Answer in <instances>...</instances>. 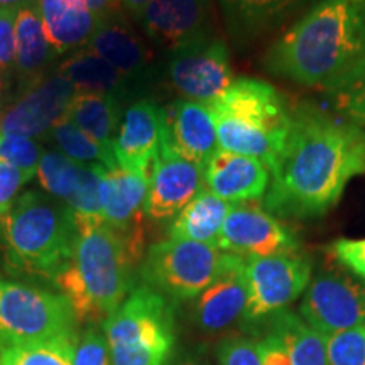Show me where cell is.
I'll list each match as a JSON object with an SVG mask.
<instances>
[{
    "mask_svg": "<svg viewBox=\"0 0 365 365\" xmlns=\"http://www.w3.org/2000/svg\"><path fill=\"white\" fill-rule=\"evenodd\" d=\"M168 145L191 163L205 166L218 150L215 118L208 105L180 98L164 108Z\"/></svg>",
    "mask_w": 365,
    "mask_h": 365,
    "instance_id": "ffe728a7",
    "label": "cell"
},
{
    "mask_svg": "<svg viewBox=\"0 0 365 365\" xmlns=\"http://www.w3.org/2000/svg\"><path fill=\"white\" fill-rule=\"evenodd\" d=\"M299 317L323 339L365 325V284L340 272H322L309 281Z\"/></svg>",
    "mask_w": 365,
    "mask_h": 365,
    "instance_id": "8fae6325",
    "label": "cell"
},
{
    "mask_svg": "<svg viewBox=\"0 0 365 365\" xmlns=\"http://www.w3.org/2000/svg\"><path fill=\"white\" fill-rule=\"evenodd\" d=\"M176 365H205V364L198 362V360H195V359H186V360H182V362L176 364Z\"/></svg>",
    "mask_w": 365,
    "mask_h": 365,
    "instance_id": "ee69618b",
    "label": "cell"
},
{
    "mask_svg": "<svg viewBox=\"0 0 365 365\" xmlns=\"http://www.w3.org/2000/svg\"><path fill=\"white\" fill-rule=\"evenodd\" d=\"M78 237L70 264L54 279L75 319L97 323L124 303L132 287V267L143 242L118 234L103 220H76Z\"/></svg>",
    "mask_w": 365,
    "mask_h": 365,
    "instance_id": "3957f363",
    "label": "cell"
},
{
    "mask_svg": "<svg viewBox=\"0 0 365 365\" xmlns=\"http://www.w3.org/2000/svg\"><path fill=\"white\" fill-rule=\"evenodd\" d=\"M56 75L66 80L75 91L113 95L122 102L135 97L140 91L139 86L88 48L73 53L58 66Z\"/></svg>",
    "mask_w": 365,
    "mask_h": 365,
    "instance_id": "603a6c76",
    "label": "cell"
},
{
    "mask_svg": "<svg viewBox=\"0 0 365 365\" xmlns=\"http://www.w3.org/2000/svg\"><path fill=\"white\" fill-rule=\"evenodd\" d=\"M43 154L44 149L34 139L22 135L0 134V159L16 166L29 180L38 171Z\"/></svg>",
    "mask_w": 365,
    "mask_h": 365,
    "instance_id": "d6a6232c",
    "label": "cell"
},
{
    "mask_svg": "<svg viewBox=\"0 0 365 365\" xmlns=\"http://www.w3.org/2000/svg\"><path fill=\"white\" fill-rule=\"evenodd\" d=\"M148 185L149 178L118 166L113 170H102L100 205L103 222L115 228L118 234L143 240L140 215H144Z\"/></svg>",
    "mask_w": 365,
    "mask_h": 365,
    "instance_id": "44dd1931",
    "label": "cell"
},
{
    "mask_svg": "<svg viewBox=\"0 0 365 365\" xmlns=\"http://www.w3.org/2000/svg\"><path fill=\"white\" fill-rule=\"evenodd\" d=\"M103 330L108 365H166L176 340L173 301L148 286L135 287Z\"/></svg>",
    "mask_w": 365,
    "mask_h": 365,
    "instance_id": "8992f818",
    "label": "cell"
},
{
    "mask_svg": "<svg viewBox=\"0 0 365 365\" xmlns=\"http://www.w3.org/2000/svg\"><path fill=\"white\" fill-rule=\"evenodd\" d=\"M76 91L61 76H39L0 118V134L39 137L65 117Z\"/></svg>",
    "mask_w": 365,
    "mask_h": 365,
    "instance_id": "2e32d148",
    "label": "cell"
},
{
    "mask_svg": "<svg viewBox=\"0 0 365 365\" xmlns=\"http://www.w3.org/2000/svg\"><path fill=\"white\" fill-rule=\"evenodd\" d=\"M328 365H365V325L327 336Z\"/></svg>",
    "mask_w": 365,
    "mask_h": 365,
    "instance_id": "1f68e13d",
    "label": "cell"
},
{
    "mask_svg": "<svg viewBox=\"0 0 365 365\" xmlns=\"http://www.w3.org/2000/svg\"><path fill=\"white\" fill-rule=\"evenodd\" d=\"M54 51L46 38L43 17L38 2L22 7L16 14V68L31 81L39 78L41 73L53 61Z\"/></svg>",
    "mask_w": 365,
    "mask_h": 365,
    "instance_id": "83f0119b",
    "label": "cell"
},
{
    "mask_svg": "<svg viewBox=\"0 0 365 365\" xmlns=\"http://www.w3.org/2000/svg\"><path fill=\"white\" fill-rule=\"evenodd\" d=\"M262 198L274 217H323L352 178L365 173V127L312 103L293 108V124L271 168Z\"/></svg>",
    "mask_w": 365,
    "mask_h": 365,
    "instance_id": "6da1fadb",
    "label": "cell"
},
{
    "mask_svg": "<svg viewBox=\"0 0 365 365\" xmlns=\"http://www.w3.org/2000/svg\"><path fill=\"white\" fill-rule=\"evenodd\" d=\"M333 108L339 115L365 127V80L352 88L333 93Z\"/></svg>",
    "mask_w": 365,
    "mask_h": 365,
    "instance_id": "d590c367",
    "label": "cell"
},
{
    "mask_svg": "<svg viewBox=\"0 0 365 365\" xmlns=\"http://www.w3.org/2000/svg\"><path fill=\"white\" fill-rule=\"evenodd\" d=\"M223 252L215 245L168 239L153 244L144 255V286L170 301L198 298L220 269Z\"/></svg>",
    "mask_w": 365,
    "mask_h": 365,
    "instance_id": "52a82bcc",
    "label": "cell"
},
{
    "mask_svg": "<svg viewBox=\"0 0 365 365\" xmlns=\"http://www.w3.org/2000/svg\"><path fill=\"white\" fill-rule=\"evenodd\" d=\"M247 308V277L245 259L223 252L215 279L196 298L195 317L208 331L225 330L242 322Z\"/></svg>",
    "mask_w": 365,
    "mask_h": 365,
    "instance_id": "e0dca14e",
    "label": "cell"
},
{
    "mask_svg": "<svg viewBox=\"0 0 365 365\" xmlns=\"http://www.w3.org/2000/svg\"><path fill=\"white\" fill-rule=\"evenodd\" d=\"M38 2V0H0V9H11V11H19V9L29 6V4Z\"/></svg>",
    "mask_w": 365,
    "mask_h": 365,
    "instance_id": "7bdbcfd3",
    "label": "cell"
},
{
    "mask_svg": "<svg viewBox=\"0 0 365 365\" xmlns=\"http://www.w3.org/2000/svg\"><path fill=\"white\" fill-rule=\"evenodd\" d=\"M83 168V164L75 163L59 150H44L36 173L41 186L49 195L68 203L78 188Z\"/></svg>",
    "mask_w": 365,
    "mask_h": 365,
    "instance_id": "4dcf8cb0",
    "label": "cell"
},
{
    "mask_svg": "<svg viewBox=\"0 0 365 365\" xmlns=\"http://www.w3.org/2000/svg\"><path fill=\"white\" fill-rule=\"evenodd\" d=\"M122 103L113 95L76 91L65 117L98 144L113 148L122 124Z\"/></svg>",
    "mask_w": 365,
    "mask_h": 365,
    "instance_id": "4316f807",
    "label": "cell"
},
{
    "mask_svg": "<svg viewBox=\"0 0 365 365\" xmlns=\"http://www.w3.org/2000/svg\"><path fill=\"white\" fill-rule=\"evenodd\" d=\"M249 328H261L276 335L284 345L291 365H328L325 339L291 309L269 314Z\"/></svg>",
    "mask_w": 365,
    "mask_h": 365,
    "instance_id": "d4e9b609",
    "label": "cell"
},
{
    "mask_svg": "<svg viewBox=\"0 0 365 365\" xmlns=\"http://www.w3.org/2000/svg\"><path fill=\"white\" fill-rule=\"evenodd\" d=\"M16 14L0 9V73L16 66Z\"/></svg>",
    "mask_w": 365,
    "mask_h": 365,
    "instance_id": "f35d334b",
    "label": "cell"
},
{
    "mask_svg": "<svg viewBox=\"0 0 365 365\" xmlns=\"http://www.w3.org/2000/svg\"><path fill=\"white\" fill-rule=\"evenodd\" d=\"M75 323L63 294L0 277V352L27 341L75 333Z\"/></svg>",
    "mask_w": 365,
    "mask_h": 365,
    "instance_id": "ba28073f",
    "label": "cell"
},
{
    "mask_svg": "<svg viewBox=\"0 0 365 365\" xmlns=\"http://www.w3.org/2000/svg\"><path fill=\"white\" fill-rule=\"evenodd\" d=\"M333 257L365 281V239H339L330 245Z\"/></svg>",
    "mask_w": 365,
    "mask_h": 365,
    "instance_id": "74e56055",
    "label": "cell"
},
{
    "mask_svg": "<svg viewBox=\"0 0 365 365\" xmlns=\"http://www.w3.org/2000/svg\"><path fill=\"white\" fill-rule=\"evenodd\" d=\"M75 365H108V346L98 328H86L76 341Z\"/></svg>",
    "mask_w": 365,
    "mask_h": 365,
    "instance_id": "e575fe53",
    "label": "cell"
},
{
    "mask_svg": "<svg viewBox=\"0 0 365 365\" xmlns=\"http://www.w3.org/2000/svg\"><path fill=\"white\" fill-rule=\"evenodd\" d=\"M230 210L232 203L218 198L205 188L173 218L170 239L198 242L218 247L223 222Z\"/></svg>",
    "mask_w": 365,
    "mask_h": 365,
    "instance_id": "484cf974",
    "label": "cell"
},
{
    "mask_svg": "<svg viewBox=\"0 0 365 365\" xmlns=\"http://www.w3.org/2000/svg\"><path fill=\"white\" fill-rule=\"evenodd\" d=\"M202 190L205 166L181 158L166 143L150 171L144 215L156 222L175 218Z\"/></svg>",
    "mask_w": 365,
    "mask_h": 365,
    "instance_id": "9a60e30c",
    "label": "cell"
},
{
    "mask_svg": "<svg viewBox=\"0 0 365 365\" xmlns=\"http://www.w3.org/2000/svg\"><path fill=\"white\" fill-rule=\"evenodd\" d=\"M252 331L255 333V336H259V339H255V344H257L262 365H291L289 355H287L284 345L281 344V340L276 335L261 330V328H255Z\"/></svg>",
    "mask_w": 365,
    "mask_h": 365,
    "instance_id": "ab89813d",
    "label": "cell"
},
{
    "mask_svg": "<svg viewBox=\"0 0 365 365\" xmlns=\"http://www.w3.org/2000/svg\"><path fill=\"white\" fill-rule=\"evenodd\" d=\"M0 91H2V83H0Z\"/></svg>",
    "mask_w": 365,
    "mask_h": 365,
    "instance_id": "f6af8a7d",
    "label": "cell"
},
{
    "mask_svg": "<svg viewBox=\"0 0 365 365\" xmlns=\"http://www.w3.org/2000/svg\"><path fill=\"white\" fill-rule=\"evenodd\" d=\"M75 333L9 346L0 352V365H75Z\"/></svg>",
    "mask_w": 365,
    "mask_h": 365,
    "instance_id": "f546056e",
    "label": "cell"
},
{
    "mask_svg": "<svg viewBox=\"0 0 365 365\" xmlns=\"http://www.w3.org/2000/svg\"><path fill=\"white\" fill-rule=\"evenodd\" d=\"M86 48L110 63L140 90L153 80V51L125 19L124 12L103 19Z\"/></svg>",
    "mask_w": 365,
    "mask_h": 365,
    "instance_id": "ac0fdd59",
    "label": "cell"
},
{
    "mask_svg": "<svg viewBox=\"0 0 365 365\" xmlns=\"http://www.w3.org/2000/svg\"><path fill=\"white\" fill-rule=\"evenodd\" d=\"M26 181H29V178L24 173L0 159V225L6 220L7 213L11 212L16 196Z\"/></svg>",
    "mask_w": 365,
    "mask_h": 365,
    "instance_id": "8d00e7d4",
    "label": "cell"
},
{
    "mask_svg": "<svg viewBox=\"0 0 365 365\" xmlns=\"http://www.w3.org/2000/svg\"><path fill=\"white\" fill-rule=\"evenodd\" d=\"M168 76L186 100L212 105L234 83L230 54L225 41H200L170 54Z\"/></svg>",
    "mask_w": 365,
    "mask_h": 365,
    "instance_id": "30bf717a",
    "label": "cell"
},
{
    "mask_svg": "<svg viewBox=\"0 0 365 365\" xmlns=\"http://www.w3.org/2000/svg\"><path fill=\"white\" fill-rule=\"evenodd\" d=\"M150 2V0H120L122 4V9L129 14L132 19H139L140 14L145 9V6Z\"/></svg>",
    "mask_w": 365,
    "mask_h": 365,
    "instance_id": "b9f144b4",
    "label": "cell"
},
{
    "mask_svg": "<svg viewBox=\"0 0 365 365\" xmlns=\"http://www.w3.org/2000/svg\"><path fill=\"white\" fill-rule=\"evenodd\" d=\"M220 365H262L255 339L250 336H230L218 346Z\"/></svg>",
    "mask_w": 365,
    "mask_h": 365,
    "instance_id": "836d02e7",
    "label": "cell"
},
{
    "mask_svg": "<svg viewBox=\"0 0 365 365\" xmlns=\"http://www.w3.org/2000/svg\"><path fill=\"white\" fill-rule=\"evenodd\" d=\"M269 182L266 164L244 154L218 149L205 164V188L232 205L262 200Z\"/></svg>",
    "mask_w": 365,
    "mask_h": 365,
    "instance_id": "d6986e66",
    "label": "cell"
},
{
    "mask_svg": "<svg viewBox=\"0 0 365 365\" xmlns=\"http://www.w3.org/2000/svg\"><path fill=\"white\" fill-rule=\"evenodd\" d=\"M83 2L91 9V11L97 14L102 21L115 16V14L125 12L124 9H122L120 0H83Z\"/></svg>",
    "mask_w": 365,
    "mask_h": 365,
    "instance_id": "60d3db41",
    "label": "cell"
},
{
    "mask_svg": "<svg viewBox=\"0 0 365 365\" xmlns=\"http://www.w3.org/2000/svg\"><path fill=\"white\" fill-rule=\"evenodd\" d=\"M7 262L31 276L56 279L75 252L78 223L65 202L27 191L2 222Z\"/></svg>",
    "mask_w": 365,
    "mask_h": 365,
    "instance_id": "5b68a950",
    "label": "cell"
},
{
    "mask_svg": "<svg viewBox=\"0 0 365 365\" xmlns=\"http://www.w3.org/2000/svg\"><path fill=\"white\" fill-rule=\"evenodd\" d=\"M218 249L239 257L296 254L299 240L279 218L254 202L232 205L223 222Z\"/></svg>",
    "mask_w": 365,
    "mask_h": 365,
    "instance_id": "7c38bea8",
    "label": "cell"
},
{
    "mask_svg": "<svg viewBox=\"0 0 365 365\" xmlns=\"http://www.w3.org/2000/svg\"><path fill=\"white\" fill-rule=\"evenodd\" d=\"M166 139L164 108L153 100H137L125 110L113 143L118 168L149 178Z\"/></svg>",
    "mask_w": 365,
    "mask_h": 365,
    "instance_id": "5bb4252c",
    "label": "cell"
},
{
    "mask_svg": "<svg viewBox=\"0 0 365 365\" xmlns=\"http://www.w3.org/2000/svg\"><path fill=\"white\" fill-rule=\"evenodd\" d=\"M48 43L54 54L86 48L102 19L83 0H39Z\"/></svg>",
    "mask_w": 365,
    "mask_h": 365,
    "instance_id": "7402d4cb",
    "label": "cell"
},
{
    "mask_svg": "<svg viewBox=\"0 0 365 365\" xmlns=\"http://www.w3.org/2000/svg\"><path fill=\"white\" fill-rule=\"evenodd\" d=\"M49 135L58 145L59 153H63L75 163L90 168H103V170H113L118 166L113 148L98 144L66 117L59 118L49 130Z\"/></svg>",
    "mask_w": 365,
    "mask_h": 365,
    "instance_id": "f1b7e54d",
    "label": "cell"
},
{
    "mask_svg": "<svg viewBox=\"0 0 365 365\" xmlns=\"http://www.w3.org/2000/svg\"><path fill=\"white\" fill-rule=\"evenodd\" d=\"M228 34L244 46L276 27L301 0H218Z\"/></svg>",
    "mask_w": 365,
    "mask_h": 365,
    "instance_id": "cb8c5ba5",
    "label": "cell"
},
{
    "mask_svg": "<svg viewBox=\"0 0 365 365\" xmlns=\"http://www.w3.org/2000/svg\"><path fill=\"white\" fill-rule=\"evenodd\" d=\"M277 78L340 93L365 80V0H319L264 54Z\"/></svg>",
    "mask_w": 365,
    "mask_h": 365,
    "instance_id": "7a4b0ae2",
    "label": "cell"
},
{
    "mask_svg": "<svg viewBox=\"0 0 365 365\" xmlns=\"http://www.w3.org/2000/svg\"><path fill=\"white\" fill-rule=\"evenodd\" d=\"M208 107L218 149L259 159L271 171L293 124V108L277 88L262 80L240 78Z\"/></svg>",
    "mask_w": 365,
    "mask_h": 365,
    "instance_id": "277c9868",
    "label": "cell"
},
{
    "mask_svg": "<svg viewBox=\"0 0 365 365\" xmlns=\"http://www.w3.org/2000/svg\"><path fill=\"white\" fill-rule=\"evenodd\" d=\"M137 22L168 54L215 36L212 0H150Z\"/></svg>",
    "mask_w": 365,
    "mask_h": 365,
    "instance_id": "4fadbf2b",
    "label": "cell"
},
{
    "mask_svg": "<svg viewBox=\"0 0 365 365\" xmlns=\"http://www.w3.org/2000/svg\"><path fill=\"white\" fill-rule=\"evenodd\" d=\"M312 261L303 254L245 259L247 308L242 323L252 327L269 314L289 308L312 281Z\"/></svg>",
    "mask_w": 365,
    "mask_h": 365,
    "instance_id": "9c48e42d",
    "label": "cell"
}]
</instances>
